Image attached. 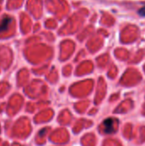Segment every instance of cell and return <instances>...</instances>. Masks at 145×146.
<instances>
[{"instance_id": "cell-1", "label": "cell", "mask_w": 145, "mask_h": 146, "mask_svg": "<svg viewBox=\"0 0 145 146\" xmlns=\"http://www.w3.org/2000/svg\"><path fill=\"white\" fill-rule=\"evenodd\" d=\"M114 118H108L103 121V132L105 133H113L115 132Z\"/></svg>"}, {"instance_id": "cell-2", "label": "cell", "mask_w": 145, "mask_h": 146, "mask_svg": "<svg viewBox=\"0 0 145 146\" xmlns=\"http://www.w3.org/2000/svg\"><path fill=\"white\" fill-rule=\"evenodd\" d=\"M11 21H12V19L10 17H9V16L3 17V19L2 20V21L0 23V33L4 32V31L7 30L9 25L11 23Z\"/></svg>"}, {"instance_id": "cell-3", "label": "cell", "mask_w": 145, "mask_h": 146, "mask_svg": "<svg viewBox=\"0 0 145 146\" xmlns=\"http://www.w3.org/2000/svg\"><path fill=\"white\" fill-rule=\"evenodd\" d=\"M138 14H139L140 15H142V16H145V6L144 7H143V8H141V9L138 10Z\"/></svg>"}]
</instances>
